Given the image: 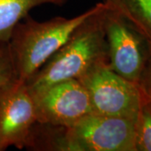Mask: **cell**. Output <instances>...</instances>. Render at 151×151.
Returning a JSON list of instances; mask_svg holds the SVG:
<instances>
[{"label":"cell","instance_id":"cell-13","mask_svg":"<svg viewBox=\"0 0 151 151\" xmlns=\"http://www.w3.org/2000/svg\"><path fill=\"white\" fill-rule=\"evenodd\" d=\"M138 86L140 89L144 100L151 101V56L142 73Z\"/></svg>","mask_w":151,"mask_h":151},{"label":"cell","instance_id":"cell-5","mask_svg":"<svg viewBox=\"0 0 151 151\" xmlns=\"http://www.w3.org/2000/svg\"><path fill=\"white\" fill-rule=\"evenodd\" d=\"M73 151H136L135 122L91 113L69 128Z\"/></svg>","mask_w":151,"mask_h":151},{"label":"cell","instance_id":"cell-6","mask_svg":"<svg viewBox=\"0 0 151 151\" xmlns=\"http://www.w3.org/2000/svg\"><path fill=\"white\" fill-rule=\"evenodd\" d=\"M30 93L38 122L70 128L92 113L88 93L77 79L59 81Z\"/></svg>","mask_w":151,"mask_h":151},{"label":"cell","instance_id":"cell-12","mask_svg":"<svg viewBox=\"0 0 151 151\" xmlns=\"http://www.w3.org/2000/svg\"><path fill=\"white\" fill-rule=\"evenodd\" d=\"M16 81L9 42L0 45V91Z\"/></svg>","mask_w":151,"mask_h":151},{"label":"cell","instance_id":"cell-3","mask_svg":"<svg viewBox=\"0 0 151 151\" xmlns=\"http://www.w3.org/2000/svg\"><path fill=\"white\" fill-rule=\"evenodd\" d=\"M88 93L92 113L136 122L144 98L137 84L100 62L79 79Z\"/></svg>","mask_w":151,"mask_h":151},{"label":"cell","instance_id":"cell-1","mask_svg":"<svg viewBox=\"0 0 151 151\" xmlns=\"http://www.w3.org/2000/svg\"><path fill=\"white\" fill-rule=\"evenodd\" d=\"M106 8L102 2L101 8L82 22L67 41L26 82L29 92H37L68 79H79L98 63H108L103 24Z\"/></svg>","mask_w":151,"mask_h":151},{"label":"cell","instance_id":"cell-10","mask_svg":"<svg viewBox=\"0 0 151 151\" xmlns=\"http://www.w3.org/2000/svg\"><path fill=\"white\" fill-rule=\"evenodd\" d=\"M102 2L124 17L145 39L151 50V0H102Z\"/></svg>","mask_w":151,"mask_h":151},{"label":"cell","instance_id":"cell-8","mask_svg":"<svg viewBox=\"0 0 151 151\" xmlns=\"http://www.w3.org/2000/svg\"><path fill=\"white\" fill-rule=\"evenodd\" d=\"M24 149L34 151H73L69 127L36 121L29 132Z\"/></svg>","mask_w":151,"mask_h":151},{"label":"cell","instance_id":"cell-7","mask_svg":"<svg viewBox=\"0 0 151 151\" xmlns=\"http://www.w3.org/2000/svg\"><path fill=\"white\" fill-rule=\"evenodd\" d=\"M36 121L26 83L14 81L0 91V151L11 146L24 149L29 132Z\"/></svg>","mask_w":151,"mask_h":151},{"label":"cell","instance_id":"cell-11","mask_svg":"<svg viewBox=\"0 0 151 151\" xmlns=\"http://www.w3.org/2000/svg\"><path fill=\"white\" fill-rule=\"evenodd\" d=\"M135 149L151 151V101H143L135 122Z\"/></svg>","mask_w":151,"mask_h":151},{"label":"cell","instance_id":"cell-2","mask_svg":"<svg viewBox=\"0 0 151 151\" xmlns=\"http://www.w3.org/2000/svg\"><path fill=\"white\" fill-rule=\"evenodd\" d=\"M102 6L97 3L73 18L38 21L29 14L14 29L9 41L16 81L26 83L70 38L76 28Z\"/></svg>","mask_w":151,"mask_h":151},{"label":"cell","instance_id":"cell-4","mask_svg":"<svg viewBox=\"0 0 151 151\" xmlns=\"http://www.w3.org/2000/svg\"><path fill=\"white\" fill-rule=\"evenodd\" d=\"M103 24L109 67L124 79L138 85L151 55L147 40L108 6L104 12Z\"/></svg>","mask_w":151,"mask_h":151},{"label":"cell","instance_id":"cell-9","mask_svg":"<svg viewBox=\"0 0 151 151\" xmlns=\"http://www.w3.org/2000/svg\"><path fill=\"white\" fill-rule=\"evenodd\" d=\"M68 0H0V45L9 41L17 24L29 15L31 9L45 5L62 7Z\"/></svg>","mask_w":151,"mask_h":151}]
</instances>
